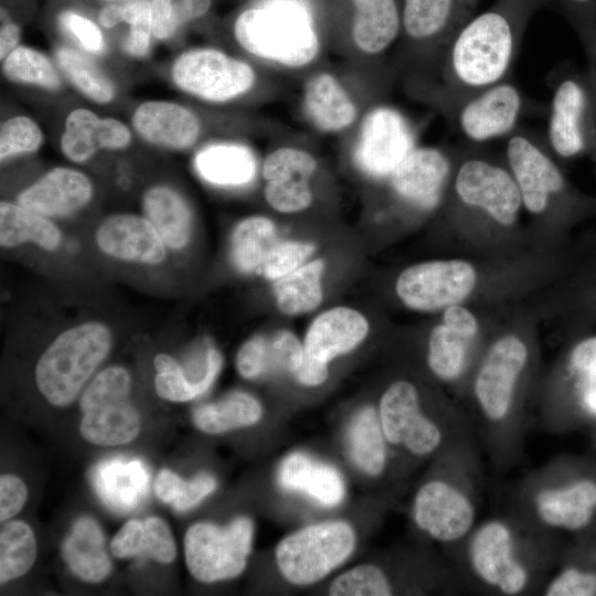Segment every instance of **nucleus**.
<instances>
[{
	"label": "nucleus",
	"instance_id": "9d476101",
	"mask_svg": "<svg viewBox=\"0 0 596 596\" xmlns=\"http://www.w3.org/2000/svg\"><path fill=\"white\" fill-rule=\"evenodd\" d=\"M456 202L485 213L500 225H512L522 205L518 184L509 169L485 155H464L453 171Z\"/></svg>",
	"mask_w": 596,
	"mask_h": 596
},
{
	"label": "nucleus",
	"instance_id": "f257e3e1",
	"mask_svg": "<svg viewBox=\"0 0 596 596\" xmlns=\"http://www.w3.org/2000/svg\"><path fill=\"white\" fill-rule=\"evenodd\" d=\"M552 0H496L472 15L447 45L434 95L460 96L512 76L532 15Z\"/></svg>",
	"mask_w": 596,
	"mask_h": 596
},
{
	"label": "nucleus",
	"instance_id": "052dcab7",
	"mask_svg": "<svg viewBox=\"0 0 596 596\" xmlns=\"http://www.w3.org/2000/svg\"><path fill=\"white\" fill-rule=\"evenodd\" d=\"M151 33V23L130 25L129 33L123 42V49L131 56H145L149 51Z\"/></svg>",
	"mask_w": 596,
	"mask_h": 596
},
{
	"label": "nucleus",
	"instance_id": "6e6d98bb",
	"mask_svg": "<svg viewBox=\"0 0 596 596\" xmlns=\"http://www.w3.org/2000/svg\"><path fill=\"white\" fill-rule=\"evenodd\" d=\"M586 55V72L596 87V14L568 19Z\"/></svg>",
	"mask_w": 596,
	"mask_h": 596
},
{
	"label": "nucleus",
	"instance_id": "58836bf2",
	"mask_svg": "<svg viewBox=\"0 0 596 596\" xmlns=\"http://www.w3.org/2000/svg\"><path fill=\"white\" fill-rule=\"evenodd\" d=\"M55 55L61 72L83 95L100 104L113 99L110 79L91 58L70 47H60Z\"/></svg>",
	"mask_w": 596,
	"mask_h": 596
},
{
	"label": "nucleus",
	"instance_id": "ea45409f",
	"mask_svg": "<svg viewBox=\"0 0 596 596\" xmlns=\"http://www.w3.org/2000/svg\"><path fill=\"white\" fill-rule=\"evenodd\" d=\"M470 340L445 323L436 326L429 334L427 353L434 374L445 381L457 379L464 371Z\"/></svg>",
	"mask_w": 596,
	"mask_h": 596
},
{
	"label": "nucleus",
	"instance_id": "5701e85b",
	"mask_svg": "<svg viewBox=\"0 0 596 596\" xmlns=\"http://www.w3.org/2000/svg\"><path fill=\"white\" fill-rule=\"evenodd\" d=\"M130 140V131L120 120L99 118L89 109L76 108L65 119L61 149L71 161L84 162L98 149H124Z\"/></svg>",
	"mask_w": 596,
	"mask_h": 596
},
{
	"label": "nucleus",
	"instance_id": "49530a36",
	"mask_svg": "<svg viewBox=\"0 0 596 596\" xmlns=\"http://www.w3.org/2000/svg\"><path fill=\"white\" fill-rule=\"evenodd\" d=\"M317 169L316 159L297 148H279L267 156L263 163V175L267 181L302 178L309 180Z\"/></svg>",
	"mask_w": 596,
	"mask_h": 596
},
{
	"label": "nucleus",
	"instance_id": "f03ea898",
	"mask_svg": "<svg viewBox=\"0 0 596 596\" xmlns=\"http://www.w3.org/2000/svg\"><path fill=\"white\" fill-rule=\"evenodd\" d=\"M234 35L248 53L287 67L305 66L319 52L310 15L294 1L279 0L245 10L235 21Z\"/></svg>",
	"mask_w": 596,
	"mask_h": 596
},
{
	"label": "nucleus",
	"instance_id": "b1692460",
	"mask_svg": "<svg viewBox=\"0 0 596 596\" xmlns=\"http://www.w3.org/2000/svg\"><path fill=\"white\" fill-rule=\"evenodd\" d=\"M136 131L147 141L170 149H188L198 140L201 126L188 108L172 102L150 100L132 116Z\"/></svg>",
	"mask_w": 596,
	"mask_h": 596
},
{
	"label": "nucleus",
	"instance_id": "37998d69",
	"mask_svg": "<svg viewBox=\"0 0 596 596\" xmlns=\"http://www.w3.org/2000/svg\"><path fill=\"white\" fill-rule=\"evenodd\" d=\"M157 374L155 389L157 394L167 401L187 402L204 394L203 387L192 382L180 364L168 354H158L153 361Z\"/></svg>",
	"mask_w": 596,
	"mask_h": 596
},
{
	"label": "nucleus",
	"instance_id": "9b49d317",
	"mask_svg": "<svg viewBox=\"0 0 596 596\" xmlns=\"http://www.w3.org/2000/svg\"><path fill=\"white\" fill-rule=\"evenodd\" d=\"M172 78L178 87L193 96L223 103L248 92L256 76L246 62L219 50L196 49L175 60Z\"/></svg>",
	"mask_w": 596,
	"mask_h": 596
},
{
	"label": "nucleus",
	"instance_id": "de8ad7c7",
	"mask_svg": "<svg viewBox=\"0 0 596 596\" xmlns=\"http://www.w3.org/2000/svg\"><path fill=\"white\" fill-rule=\"evenodd\" d=\"M313 251L312 243L277 240L269 249L259 274L269 280H276L304 265Z\"/></svg>",
	"mask_w": 596,
	"mask_h": 596
},
{
	"label": "nucleus",
	"instance_id": "c85d7f7f",
	"mask_svg": "<svg viewBox=\"0 0 596 596\" xmlns=\"http://www.w3.org/2000/svg\"><path fill=\"white\" fill-rule=\"evenodd\" d=\"M304 105L309 119L321 131L338 132L356 118V107L337 78L329 73L312 76L305 88Z\"/></svg>",
	"mask_w": 596,
	"mask_h": 596
},
{
	"label": "nucleus",
	"instance_id": "5fc2aeb1",
	"mask_svg": "<svg viewBox=\"0 0 596 596\" xmlns=\"http://www.w3.org/2000/svg\"><path fill=\"white\" fill-rule=\"evenodd\" d=\"M28 498L24 482L14 475L0 478V521L4 522L19 513Z\"/></svg>",
	"mask_w": 596,
	"mask_h": 596
},
{
	"label": "nucleus",
	"instance_id": "a18cd8bd",
	"mask_svg": "<svg viewBox=\"0 0 596 596\" xmlns=\"http://www.w3.org/2000/svg\"><path fill=\"white\" fill-rule=\"evenodd\" d=\"M43 140L38 124L26 116L6 120L0 129V158L4 161L22 153L36 151Z\"/></svg>",
	"mask_w": 596,
	"mask_h": 596
},
{
	"label": "nucleus",
	"instance_id": "6e6552de",
	"mask_svg": "<svg viewBox=\"0 0 596 596\" xmlns=\"http://www.w3.org/2000/svg\"><path fill=\"white\" fill-rule=\"evenodd\" d=\"M254 526L248 518H237L226 526L199 522L184 536L187 566L194 578L214 583L238 576L252 551Z\"/></svg>",
	"mask_w": 596,
	"mask_h": 596
},
{
	"label": "nucleus",
	"instance_id": "412c9836",
	"mask_svg": "<svg viewBox=\"0 0 596 596\" xmlns=\"http://www.w3.org/2000/svg\"><path fill=\"white\" fill-rule=\"evenodd\" d=\"M96 242L104 253L123 260L156 265L166 258V244L156 227L135 214L106 219L96 232Z\"/></svg>",
	"mask_w": 596,
	"mask_h": 596
},
{
	"label": "nucleus",
	"instance_id": "72a5a7b5",
	"mask_svg": "<svg viewBox=\"0 0 596 596\" xmlns=\"http://www.w3.org/2000/svg\"><path fill=\"white\" fill-rule=\"evenodd\" d=\"M385 439L380 416L372 406L361 408L351 419L348 448L352 461L364 473L375 477L384 470Z\"/></svg>",
	"mask_w": 596,
	"mask_h": 596
},
{
	"label": "nucleus",
	"instance_id": "4468645a",
	"mask_svg": "<svg viewBox=\"0 0 596 596\" xmlns=\"http://www.w3.org/2000/svg\"><path fill=\"white\" fill-rule=\"evenodd\" d=\"M480 0H403L402 29L412 46L424 52L436 68L460 28Z\"/></svg>",
	"mask_w": 596,
	"mask_h": 596
},
{
	"label": "nucleus",
	"instance_id": "4c0bfd02",
	"mask_svg": "<svg viewBox=\"0 0 596 596\" xmlns=\"http://www.w3.org/2000/svg\"><path fill=\"white\" fill-rule=\"evenodd\" d=\"M38 547L32 529L22 521H12L0 532V583L24 575L34 564Z\"/></svg>",
	"mask_w": 596,
	"mask_h": 596
},
{
	"label": "nucleus",
	"instance_id": "13d9d810",
	"mask_svg": "<svg viewBox=\"0 0 596 596\" xmlns=\"http://www.w3.org/2000/svg\"><path fill=\"white\" fill-rule=\"evenodd\" d=\"M444 323L455 331L472 339L478 331V322L475 316L466 308L454 305L446 308Z\"/></svg>",
	"mask_w": 596,
	"mask_h": 596
},
{
	"label": "nucleus",
	"instance_id": "4d7b16f0",
	"mask_svg": "<svg viewBox=\"0 0 596 596\" xmlns=\"http://www.w3.org/2000/svg\"><path fill=\"white\" fill-rule=\"evenodd\" d=\"M151 31L155 38L167 40L171 38L178 25L172 0H150Z\"/></svg>",
	"mask_w": 596,
	"mask_h": 596
},
{
	"label": "nucleus",
	"instance_id": "dca6fc26",
	"mask_svg": "<svg viewBox=\"0 0 596 596\" xmlns=\"http://www.w3.org/2000/svg\"><path fill=\"white\" fill-rule=\"evenodd\" d=\"M526 360V345L512 334L498 339L489 349L475 381L477 401L488 419L499 422L509 413Z\"/></svg>",
	"mask_w": 596,
	"mask_h": 596
},
{
	"label": "nucleus",
	"instance_id": "393cba45",
	"mask_svg": "<svg viewBox=\"0 0 596 596\" xmlns=\"http://www.w3.org/2000/svg\"><path fill=\"white\" fill-rule=\"evenodd\" d=\"M304 360V345L290 331L257 334L247 340L236 355L240 374L253 380L274 372L295 373Z\"/></svg>",
	"mask_w": 596,
	"mask_h": 596
},
{
	"label": "nucleus",
	"instance_id": "79ce46f5",
	"mask_svg": "<svg viewBox=\"0 0 596 596\" xmlns=\"http://www.w3.org/2000/svg\"><path fill=\"white\" fill-rule=\"evenodd\" d=\"M216 488V480L209 473H200L190 481L163 469L155 481L156 496L177 511H187L201 502Z\"/></svg>",
	"mask_w": 596,
	"mask_h": 596
},
{
	"label": "nucleus",
	"instance_id": "09e8293b",
	"mask_svg": "<svg viewBox=\"0 0 596 596\" xmlns=\"http://www.w3.org/2000/svg\"><path fill=\"white\" fill-rule=\"evenodd\" d=\"M264 194L267 203L281 213L302 211L312 201V192L308 180L302 178L267 181Z\"/></svg>",
	"mask_w": 596,
	"mask_h": 596
},
{
	"label": "nucleus",
	"instance_id": "603ef678",
	"mask_svg": "<svg viewBox=\"0 0 596 596\" xmlns=\"http://www.w3.org/2000/svg\"><path fill=\"white\" fill-rule=\"evenodd\" d=\"M61 24L85 51L100 53L104 50L103 33L89 19L67 11L61 17Z\"/></svg>",
	"mask_w": 596,
	"mask_h": 596
},
{
	"label": "nucleus",
	"instance_id": "f8f14e48",
	"mask_svg": "<svg viewBox=\"0 0 596 596\" xmlns=\"http://www.w3.org/2000/svg\"><path fill=\"white\" fill-rule=\"evenodd\" d=\"M477 281L471 264L461 259L433 260L412 265L396 280V294L416 311H437L458 305Z\"/></svg>",
	"mask_w": 596,
	"mask_h": 596
},
{
	"label": "nucleus",
	"instance_id": "423d86ee",
	"mask_svg": "<svg viewBox=\"0 0 596 596\" xmlns=\"http://www.w3.org/2000/svg\"><path fill=\"white\" fill-rule=\"evenodd\" d=\"M130 375L121 366L99 372L81 397V435L98 446L130 443L140 432L138 411L129 401Z\"/></svg>",
	"mask_w": 596,
	"mask_h": 596
},
{
	"label": "nucleus",
	"instance_id": "473e14b6",
	"mask_svg": "<svg viewBox=\"0 0 596 596\" xmlns=\"http://www.w3.org/2000/svg\"><path fill=\"white\" fill-rule=\"evenodd\" d=\"M33 242L46 251L61 242L58 228L44 215L22 205L2 201L0 204V244L14 247Z\"/></svg>",
	"mask_w": 596,
	"mask_h": 596
},
{
	"label": "nucleus",
	"instance_id": "1a4fd4ad",
	"mask_svg": "<svg viewBox=\"0 0 596 596\" xmlns=\"http://www.w3.org/2000/svg\"><path fill=\"white\" fill-rule=\"evenodd\" d=\"M532 130L519 127L507 138L508 168L520 190L522 204L534 215L546 213L570 194L568 184L549 146Z\"/></svg>",
	"mask_w": 596,
	"mask_h": 596
},
{
	"label": "nucleus",
	"instance_id": "39448f33",
	"mask_svg": "<svg viewBox=\"0 0 596 596\" xmlns=\"http://www.w3.org/2000/svg\"><path fill=\"white\" fill-rule=\"evenodd\" d=\"M434 102L456 131L476 145L507 139L525 115L536 111L512 76L466 95H434Z\"/></svg>",
	"mask_w": 596,
	"mask_h": 596
},
{
	"label": "nucleus",
	"instance_id": "8fccbe9b",
	"mask_svg": "<svg viewBox=\"0 0 596 596\" xmlns=\"http://www.w3.org/2000/svg\"><path fill=\"white\" fill-rule=\"evenodd\" d=\"M145 538L141 556L151 557L157 562L169 564L177 555L173 536L167 523L157 517L143 521Z\"/></svg>",
	"mask_w": 596,
	"mask_h": 596
},
{
	"label": "nucleus",
	"instance_id": "20e7f679",
	"mask_svg": "<svg viewBox=\"0 0 596 596\" xmlns=\"http://www.w3.org/2000/svg\"><path fill=\"white\" fill-rule=\"evenodd\" d=\"M550 150L563 160L596 156V87L586 70L564 64L550 76Z\"/></svg>",
	"mask_w": 596,
	"mask_h": 596
},
{
	"label": "nucleus",
	"instance_id": "a211bd4d",
	"mask_svg": "<svg viewBox=\"0 0 596 596\" xmlns=\"http://www.w3.org/2000/svg\"><path fill=\"white\" fill-rule=\"evenodd\" d=\"M513 536L500 521L482 524L473 534L469 558L477 576L507 595L520 594L528 584L525 567L513 555Z\"/></svg>",
	"mask_w": 596,
	"mask_h": 596
},
{
	"label": "nucleus",
	"instance_id": "864d4df0",
	"mask_svg": "<svg viewBox=\"0 0 596 596\" xmlns=\"http://www.w3.org/2000/svg\"><path fill=\"white\" fill-rule=\"evenodd\" d=\"M145 538L143 522L139 520L127 521L114 536L110 551L119 558L141 556Z\"/></svg>",
	"mask_w": 596,
	"mask_h": 596
},
{
	"label": "nucleus",
	"instance_id": "a878e982",
	"mask_svg": "<svg viewBox=\"0 0 596 596\" xmlns=\"http://www.w3.org/2000/svg\"><path fill=\"white\" fill-rule=\"evenodd\" d=\"M534 505L545 524L568 531L582 530L596 513V481L585 478L566 487L544 489L536 494Z\"/></svg>",
	"mask_w": 596,
	"mask_h": 596
},
{
	"label": "nucleus",
	"instance_id": "aec40b11",
	"mask_svg": "<svg viewBox=\"0 0 596 596\" xmlns=\"http://www.w3.org/2000/svg\"><path fill=\"white\" fill-rule=\"evenodd\" d=\"M369 322L359 311L336 307L320 313L305 337L304 361L328 365L356 348L368 336Z\"/></svg>",
	"mask_w": 596,
	"mask_h": 596
},
{
	"label": "nucleus",
	"instance_id": "6ab92c4d",
	"mask_svg": "<svg viewBox=\"0 0 596 596\" xmlns=\"http://www.w3.org/2000/svg\"><path fill=\"white\" fill-rule=\"evenodd\" d=\"M417 526L440 542H454L472 528L475 508L469 498L453 485L433 480L419 488L414 500Z\"/></svg>",
	"mask_w": 596,
	"mask_h": 596
},
{
	"label": "nucleus",
	"instance_id": "680f3d73",
	"mask_svg": "<svg viewBox=\"0 0 596 596\" xmlns=\"http://www.w3.org/2000/svg\"><path fill=\"white\" fill-rule=\"evenodd\" d=\"M551 4L554 6L566 20L596 14V0H552Z\"/></svg>",
	"mask_w": 596,
	"mask_h": 596
},
{
	"label": "nucleus",
	"instance_id": "ddd939ff",
	"mask_svg": "<svg viewBox=\"0 0 596 596\" xmlns=\"http://www.w3.org/2000/svg\"><path fill=\"white\" fill-rule=\"evenodd\" d=\"M415 149V132L397 109L381 106L364 118L354 150L358 167L372 178L391 177Z\"/></svg>",
	"mask_w": 596,
	"mask_h": 596
},
{
	"label": "nucleus",
	"instance_id": "a19ab883",
	"mask_svg": "<svg viewBox=\"0 0 596 596\" xmlns=\"http://www.w3.org/2000/svg\"><path fill=\"white\" fill-rule=\"evenodd\" d=\"M7 78L12 82L41 86L55 91L61 87L60 75L52 62L41 52L17 46L2 65Z\"/></svg>",
	"mask_w": 596,
	"mask_h": 596
},
{
	"label": "nucleus",
	"instance_id": "4be33fe9",
	"mask_svg": "<svg viewBox=\"0 0 596 596\" xmlns=\"http://www.w3.org/2000/svg\"><path fill=\"white\" fill-rule=\"evenodd\" d=\"M92 194V183L84 173L58 167L26 188L18 203L44 216H63L84 207Z\"/></svg>",
	"mask_w": 596,
	"mask_h": 596
},
{
	"label": "nucleus",
	"instance_id": "bb28decb",
	"mask_svg": "<svg viewBox=\"0 0 596 596\" xmlns=\"http://www.w3.org/2000/svg\"><path fill=\"white\" fill-rule=\"evenodd\" d=\"M279 486L301 491L324 507L339 504L344 496V483L339 471L301 453L287 456L278 469Z\"/></svg>",
	"mask_w": 596,
	"mask_h": 596
},
{
	"label": "nucleus",
	"instance_id": "2eb2a0df",
	"mask_svg": "<svg viewBox=\"0 0 596 596\" xmlns=\"http://www.w3.org/2000/svg\"><path fill=\"white\" fill-rule=\"evenodd\" d=\"M386 440L404 445L417 456L433 453L441 441L437 425L419 409L416 389L406 381L391 384L382 395L379 412Z\"/></svg>",
	"mask_w": 596,
	"mask_h": 596
},
{
	"label": "nucleus",
	"instance_id": "0eeeda50",
	"mask_svg": "<svg viewBox=\"0 0 596 596\" xmlns=\"http://www.w3.org/2000/svg\"><path fill=\"white\" fill-rule=\"evenodd\" d=\"M355 534L343 521L312 524L283 539L276 561L283 576L296 585L316 583L353 552Z\"/></svg>",
	"mask_w": 596,
	"mask_h": 596
},
{
	"label": "nucleus",
	"instance_id": "c03bdc74",
	"mask_svg": "<svg viewBox=\"0 0 596 596\" xmlns=\"http://www.w3.org/2000/svg\"><path fill=\"white\" fill-rule=\"evenodd\" d=\"M333 596H386L392 594L384 573L374 565H360L338 576L329 588Z\"/></svg>",
	"mask_w": 596,
	"mask_h": 596
},
{
	"label": "nucleus",
	"instance_id": "0e129e2a",
	"mask_svg": "<svg viewBox=\"0 0 596 596\" xmlns=\"http://www.w3.org/2000/svg\"><path fill=\"white\" fill-rule=\"evenodd\" d=\"M211 0H181V12L184 19H195L207 12Z\"/></svg>",
	"mask_w": 596,
	"mask_h": 596
},
{
	"label": "nucleus",
	"instance_id": "7c9ffc66",
	"mask_svg": "<svg viewBox=\"0 0 596 596\" xmlns=\"http://www.w3.org/2000/svg\"><path fill=\"white\" fill-rule=\"evenodd\" d=\"M146 217L152 223L164 244L183 248L191 237V212L183 198L173 189L156 185L142 200Z\"/></svg>",
	"mask_w": 596,
	"mask_h": 596
},
{
	"label": "nucleus",
	"instance_id": "cd10ccee",
	"mask_svg": "<svg viewBox=\"0 0 596 596\" xmlns=\"http://www.w3.org/2000/svg\"><path fill=\"white\" fill-rule=\"evenodd\" d=\"M62 555L71 572L85 582H103L111 572L102 530L89 517L74 522L62 544Z\"/></svg>",
	"mask_w": 596,
	"mask_h": 596
},
{
	"label": "nucleus",
	"instance_id": "e2e57ef3",
	"mask_svg": "<svg viewBox=\"0 0 596 596\" xmlns=\"http://www.w3.org/2000/svg\"><path fill=\"white\" fill-rule=\"evenodd\" d=\"M20 29L17 24L8 22L0 31V57L4 60L18 45Z\"/></svg>",
	"mask_w": 596,
	"mask_h": 596
},
{
	"label": "nucleus",
	"instance_id": "e433bc0d",
	"mask_svg": "<svg viewBox=\"0 0 596 596\" xmlns=\"http://www.w3.org/2000/svg\"><path fill=\"white\" fill-rule=\"evenodd\" d=\"M276 238L275 224L265 216H251L234 228L231 256L235 267L245 274L259 269Z\"/></svg>",
	"mask_w": 596,
	"mask_h": 596
},
{
	"label": "nucleus",
	"instance_id": "2f4dec72",
	"mask_svg": "<svg viewBox=\"0 0 596 596\" xmlns=\"http://www.w3.org/2000/svg\"><path fill=\"white\" fill-rule=\"evenodd\" d=\"M195 168L210 183L237 187L252 181L256 161L252 151L244 146L216 143L198 152Z\"/></svg>",
	"mask_w": 596,
	"mask_h": 596
},
{
	"label": "nucleus",
	"instance_id": "69168bd1",
	"mask_svg": "<svg viewBox=\"0 0 596 596\" xmlns=\"http://www.w3.org/2000/svg\"><path fill=\"white\" fill-rule=\"evenodd\" d=\"M99 23L105 28H113L123 22L121 10L119 4L106 6L102 9L98 15Z\"/></svg>",
	"mask_w": 596,
	"mask_h": 596
},
{
	"label": "nucleus",
	"instance_id": "7ed1b4c3",
	"mask_svg": "<svg viewBox=\"0 0 596 596\" xmlns=\"http://www.w3.org/2000/svg\"><path fill=\"white\" fill-rule=\"evenodd\" d=\"M110 347V331L99 322H85L62 332L36 364L39 391L54 406L70 405Z\"/></svg>",
	"mask_w": 596,
	"mask_h": 596
},
{
	"label": "nucleus",
	"instance_id": "bf43d9fd",
	"mask_svg": "<svg viewBox=\"0 0 596 596\" xmlns=\"http://www.w3.org/2000/svg\"><path fill=\"white\" fill-rule=\"evenodd\" d=\"M574 369L585 375L596 373V337L582 340L571 354Z\"/></svg>",
	"mask_w": 596,
	"mask_h": 596
},
{
	"label": "nucleus",
	"instance_id": "3c124183",
	"mask_svg": "<svg viewBox=\"0 0 596 596\" xmlns=\"http://www.w3.org/2000/svg\"><path fill=\"white\" fill-rule=\"evenodd\" d=\"M547 596H594L596 573L578 567H567L557 574L545 589Z\"/></svg>",
	"mask_w": 596,
	"mask_h": 596
},
{
	"label": "nucleus",
	"instance_id": "c9c22d12",
	"mask_svg": "<svg viewBox=\"0 0 596 596\" xmlns=\"http://www.w3.org/2000/svg\"><path fill=\"white\" fill-rule=\"evenodd\" d=\"M263 415L260 403L245 392H232L221 401L203 404L193 411L194 425L207 434H221L257 423Z\"/></svg>",
	"mask_w": 596,
	"mask_h": 596
},
{
	"label": "nucleus",
	"instance_id": "c756f323",
	"mask_svg": "<svg viewBox=\"0 0 596 596\" xmlns=\"http://www.w3.org/2000/svg\"><path fill=\"white\" fill-rule=\"evenodd\" d=\"M352 29L355 45L370 55L384 52L402 29L398 0H353Z\"/></svg>",
	"mask_w": 596,
	"mask_h": 596
},
{
	"label": "nucleus",
	"instance_id": "f3484780",
	"mask_svg": "<svg viewBox=\"0 0 596 596\" xmlns=\"http://www.w3.org/2000/svg\"><path fill=\"white\" fill-rule=\"evenodd\" d=\"M453 170L451 155L443 149L415 148L391 174V188L403 203L430 211L441 202Z\"/></svg>",
	"mask_w": 596,
	"mask_h": 596
},
{
	"label": "nucleus",
	"instance_id": "338daca9",
	"mask_svg": "<svg viewBox=\"0 0 596 596\" xmlns=\"http://www.w3.org/2000/svg\"><path fill=\"white\" fill-rule=\"evenodd\" d=\"M583 397L587 406L596 412V373L585 375Z\"/></svg>",
	"mask_w": 596,
	"mask_h": 596
},
{
	"label": "nucleus",
	"instance_id": "f704fd0d",
	"mask_svg": "<svg viewBox=\"0 0 596 596\" xmlns=\"http://www.w3.org/2000/svg\"><path fill=\"white\" fill-rule=\"evenodd\" d=\"M324 266L322 259H316L274 280L273 292L278 309L286 315H300L317 308L322 300Z\"/></svg>",
	"mask_w": 596,
	"mask_h": 596
}]
</instances>
